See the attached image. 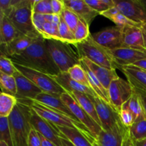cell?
<instances>
[{
  "instance_id": "cell-1",
  "label": "cell",
  "mask_w": 146,
  "mask_h": 146,
  "mask_svg": "<svg viewBox=\"0 0 146 146\" xmlns=\"http://www.w3.org/2000/svg\"><path fill=\"white\" fill-rule=\"evenodd\" d=\"M44 40L45 38L41 36L24 52L9 58L14 64L41 71L51 76L58 75L61 71L48 53Z\"/></svg>"
},
{
  "instance_id": "cell-2",
  "label": "cell",
  "mask_w": 146,
  "mask_h": 146,
  "mask_svg": "<svg viewBox=\"0 0 146 146\" xmlns=\"http://www.w3.org/2000/svg\"><path fill=\"white\" fill-rule=\"evenodd\" d=\"M31 108L29 100L18 99L8 117L14 146H28V138L32 126L30 123Z\"/></svg>"
},
{
  "instance_id": "cell-3",
  "label": "cell",
  "mask_w": 146,
  "mask_h": 146,
  "mask_svg": "<svg viewBox=\"0 0 146 146\" xmlns=\"http://www.w3.org/2000/svg\"><path fill=\"white\" fill-rule=\"evenodd\" d=\"M34 2V0H13V8L8 18L21 34L37 38L41 35L33 24Z\"/></svg>"
},
{
  "instance_id": "cell-4",
  "label": "cell",
  "mask_w": 146,
  "mask_h": 146,
  "mask_svg": "<svg viewBox=\"0 0 146 146\" xmlns=\"http://www.w3.org/2000/svg\"><path fill=\"white\" fill-rule=\"evenodd\" d=\"M44 42L53 61L61 72H68L73 66L80 64L81 58L74 44L47 38H45Z\"/></svg>"
},
{
  "instance_id": "cell-5",
  "label": "cell",
  "mask_w": 146,
  "mask_h": 146,
  "mask_svg": "<svg viewBox=\"0 0 146 146\" xmlns=\"http://www.w3.org/2000/svg\"><path fill=\"white\" fill-rule=\"evenodd\" d=\"M80 58H86L92 62L108 69H116L117 67L108 49L97 44L91 34L82 42L74 44Z\"/></svg>"
},
{
  "instance_id": "cell-6",
  "label": "cell",
  "mask_w": 146,
  "mask_h": 146,
  "mask_svg": "<svg viewBox=\"0 0 146 146\" xmlns=\"http://www.w3.org/2000/svg\"><path fill=\"white\" fill-rule=\"evenodd\" d=\"M30 106L31 107L33 110L40 115L44 118L45 120L48 121V122L51 123L56 126H61V127H68V128H77L82 131L83 133L86 134L93 142L96 143L95 140L93 138L92 135H91L88 130L82 125V124L77 123L76 121H73L72 119L69 118L68 117L66 116L64 114L58 113L54 110L51 109L42 104H39L36 101H30L29 100Z\"/></svg>"
},
{
  "instance_id": "cell-7",
  "label": "cell",
  "mask_w": 146,
  "mask_h": 146,
  "mask_svg": "<svg viewBox=\"0 0 146 146\" xmlns=\"http://www.w3.org/2000/svg\"><path fill=\"white\" fill-rule=\"evenodd\" d=\"M14 64L20 73L31 80L38 88H41L43 92L58 97H61V94L66 93L65 90L49 75L19 64L14 63Z\"/></svg>"
},
{
  "instance_id": "cell-8",
  "label": "cell",
  "mask_w": 146,
  "mask_h": 146,
  "mask_svg": "<svg viewBox=\"0 0 146 146\" xmlns=\"http://www.w3.org/2000/svg\"><path fill=\"white\" fill-rule=\"evenodd\" d=\"M61 98L71 110L77 120L88 130L95 141H96L99 134L103 131L102 128L84 111L71 94L64 93L61 94Z\"/></svg>"
},
{
  "instance_id": "cell-9",
  "label": "cell",
  "mask_w": 146,
  "mask_h": 146,
  "mask_svg": "<svg viewBox=\"0 0 146 146\" xmlns=\"http://www.w3.org/2000/svg\"><path fill=\"white\" fill-rule=\"evenodd\" d=\"M108 91L110 103L118 113L121 107L135 93V90L131 84L120 77L111 83Z\"/></svg>"
},
{
  "instance_id": "cell-10",
  "label": "cell",
  "mask_w": 146,
  "mask_h": 146,
  "mask_svg": "<svg viewBox=\"0 0 146 146\" xmlns=\"http://www.w3.org/2000/svg\"><path fill=\"white\" fill-rule=\"evenodd\" d=\"M115 7L124 16L133 22L142 25L146 24V9L141 0H114Z\"/></svg>"
},
{
  "instance_id": "cell-11",
  "label": "cell",
  "mask_w": 146,
  "mask_h": 146,
  "mask_svg": "<svg viewBox=\"0 0 146 146\" xmlns=\"http://www.w3.org/2000/svg\"><path fill=\"white\" fill-rule=\"evenodd\" d=\"M91 98L95 105L103 131H109L121 121L119 113L112 106L98 97L91 96Z\"/></svg>"
},
{
  "instance_id": "cell-12",
  "label": "cell",
  "mask_w": 146,
  "mask_h": 146,
  "mask_svg": "<svg viewBox=\"0 0 146 146\" xmlns=\"http://www.w3.org/2000/svg\"><path fill=\"white\" fill-rule=\"evenodd\" d=\"M123 27H108L91 34L93 39L108 50L123 46Z\"/></svg>"
},
{
  "instance_id": "cell-13",
  "label": "cell",
  "mask_w": 146,
  "mask_h": 146,
  "mask_svg": "<svg viewBox=\"0 0 146 146\" xmlns=\"http://www.w3.org/2000/svg\"><path fill=\"white\" fill-rule=\"evenodd\" d=\"M30 123L32 128L38 133L54 143L56 146H62L61 141V133L57 127L38 115L32 108Z\"/></svg>"
},
{
  "instance_id": "cell-14",
  "label": "cell",
  "mask_w": 146,
  "mask_h": 146,
  "mask_svg": "<svg viewBox=\"0 0 146 146\" xmlns=\"http://www.w3.org/2000/svg\"><path fill=\"white\" fill-rule=\"evenodd\" d=\"M117 68L124 66L132 65L139 60L146 58V49H136L126 46H121L108 50Z\"/></svg>"
},
{
  "instance_id": "cell-15",
  "label": "cell",
  "mask_w": 146,
  "mask_h": 146,
  "mask_svg": "<svg viewBox=\"0 0 146 146\" xmlns=\"http://www.w3.org/2000/svg\"><path fill=\"white\" fill-rule=\"evenodd\" d=\"M13 76L15 78L17 87V99L34 101L40 94L43 92L35 84L23 75L17 70Z\"/></svg>"
},
{
  "instance_id": "cell-16",
  "label": "cell",
  "mask_w": 146,
  "mask_h": 146,
  "mask_svg": "<svg viewBox=\"0 0 146 146\" xmlns=\"http://www.w3.org/2000/svg\"><path fill=\"white\" fill-rule=\"evenodd\" d=\"M126 128L119 121L109 131H101L97 141L94 143V146H122Z\"/></svg>"
},
{
  "instance_id": "cell-17",
  "label": "cell",
  "mask_w": 146,
  "mask_h": 146,
  "mask_svg": "<svg viewBox=\"0 0 146 146\" xmlns=\"http://www.w3.org/2000/svg\"><path fill=\"white\" fill-rule=\"evenodd\" d=\"M33 101L39 103V104H42V105L48 107L51 109H53L54 111H57V112L64 114V115L68 117L69 118L72 119L73 121L81 123L77 120L75 115L73 114L71 110L68 108V107L66 105L65 103L61 100V97L51 95V94H47V93L42 92Z\"/></svg>"
},
{
  "instance_id": "cell-18",
  "label": "cell",
  "mask_w": 146,
  "mask_h": 146,
  "mask_svg": "<svg viewBox=\"0 0 146 146\" xmlns=\"http://www.w3.org/2000/svg\"><path fill=\"white\" fill-rule=\"evenodd\" d=\"M37 38L21 34L8 44H0L1 56L10 58L14 55H19L27 50Z\"/></svg>"
},
{
  "instance_id": "cell-19",
  "label": "cell",
  "mask_w": 146,
  "mask_h": 146,
  "mask_svg": "<svg viewBox=\"0 0 146 146\" xmlns=\"http://www.w3.org/2000/svg\"><path fill=\"white\" fill-rule=\"evenodd\" d=\"M51 77H52L53 79L55 80L65 90L66 93L71 94V93L77 91V92L86 94L90 96L97 97V96L91 88L82 85V84L73 80L68 72H61L58 75L52 76Z\"/></svg>"
},
{
  "instance_id": "cell-20",
  "label": "cell",
  "mask_w": 146,
  "mask_h": 146,
  "mask_svg": "<svg viewBox=\"0 0 146 146\" xmlns=\"http://www.w3.org/2000/svg\"><path fill=\"white\" fill-rule=\"evenodd\" d=\"M80 63H82L88 67L107 90L114 79L119 78L115 69H108L105 67L101 66L86 58H81Z\"/></svg>"
},
{
  "instance_id": "cell-21",
  "label": "cell",
  "mask_w": 146,
  "mask_h": 146,
  "mask_svg": "<svg viewBox=\"0 0 146 146\" xmlns=\"http://www.w3.org/2000/svg\"><path fill=\"white\" fill-rule=\"evenodd\" d=\"M65 7L72 10L81 19L85 21L88 25L91 24L96 16L100 14L93 9L86 1L83 0H63Z\"/></svg>"
},
{
  "instance_id": "cell-22",
  "label": "cell",
  "mask_w": 146,
  "mask_h": 146,
  "mask_svg": "<svg viewBox=\"0 0 146 146\" xmlns=\"http://www.w3.org/2000/svg\"><path fill=\"white\" fill-rule=\"evenodd\" d=\"M123 46L130 47L136 49H145L142 28L131 26L123 27Z\"/></svg>"
},
{
  "instance_id": "cell-23",
  "label": "cell",
  "mask_w": 146,
  "mask_h": 146,
  "mask_svg": "<svg viewBox=\"0 0 146 146\" xmlns=\"http://www.w3.org/2000/svg\"><path fill=\"white\" fill-rule=\"evenodd\" d=\"M119 69L134 88L146 91V71L132 65L121 66Z\"/></svg>"
},
{
  "instance_id": "cell-24",
  "label": "cell",
  "mask_w": 146,
  "mask_h": 146,
  "mask_svg": "<svg viewBox=\"0 0 146 146\" xmlns=\"http://www.w3.org/2000/svg\"><path fill=\"white\" fill-rule=\"evenodd\" d=\"M58 131L74 146H94L93 142L84 133L77 128L56 126Z\"/></svg>"
},
{
  "instance_id": "cell-25",
  "label": "cell",
  "mask_w": 146,
  "mask_h": 146,
  "mask_svg": "<svg viewBox=\"0 0 146 146\" xmlns=\"http://www.w3.org/2000/svg\"><path fill=\"white\" fill-rule=\"evenodd\" d=\"M21 34L8 17L0 14V44H8Z\"/></svg>"
},
{
  "instance_id": "cell-26",
  "label": "cell",
  "mask_w": 146,
  "mask_h": 146,
  "mask_svg": "<svg viewBox=\"0 0 146 146\" xmlns=\"http://www.w3.org/2000/svg\"><path fill=\"white\" fill-rule=\"evenodd\" d=\"M80 64L82 66V67L84 68L86 73V76L88 80V83H89L90 88L95 93L97 97L102 99L103 101L106 102L107 104L111 105V103H110L109 96H108V90L102 85V84L100 82L99 80L96 77V76L93 74L92 71L88 67L86 66L82 63H80Z\"/></svg>"
},
{
  "instance_id": "cell-27",
  "label": "cell",
  "mask_w": 146,
  "mask_h": 146,
  "mask_svg": "<svg viewBox=\"0 0 146 146\" xmlns=\"http://www.w3.org/2000/svg\"><path fill=\"white\" fill-rule=\"evenodd\" d=\"M69 94H71L75 98L76 101L84 108V111L101 127V121H100L99 118H98L95 105H94V102L91 100V96L86 95V94H83V93L77 92V91H75V92H73Z\"/></svg>"
},
{
  "instance_id": "cell-28",
  "label": "cell",
  "mask_w": 146,
  "mask_h": 146,
  "mask_svg": "<svg viewBox=\"0 0 146 146\" xmlns=\"http://www.w3.org/2000/svg\"><path fill=\"white\" fill-rule=\"evenodd\" d=\"M101 14L104 16V17L109 19L112 21H113L115 23V26H117V27H123V28L125 27L131 26V27H138L141 28V25L133 22L131 20H130L129 19L127 18L123 14H121L118 11V9L115 7V6L114 7L109 9L106 10V11H104Z\"/></svg>"
},
{
  "instance_id": "cell-29",
  "label": "cell",
  "mask_w": 146,
  "mask_h": 146,
  "mask_svg": "<svg viewBox=\"0 0 146 146\" xmlns=\"http://www.w3.org/2000/svg\"><path fill=\"white\" fill-rule=\"evenodd\" d=\"M18 103L17 97L1 93L0 95V117H9Z\"/></svg>"
},
{
  "instance_id": "cell-30",
  "label": "cell",
  "mask_w": 146,
  "mask_h": 146,
  "mask_svg": "<svg viewBox=\"0 0 146 146\" xmlns=\"http://www.w3.org/2000/svg\"><path fill=\"white\" fill-rule=\"evenodd\" d=\"M0 85L1 93L16 96L17 94V87L15 78L13 76L7 75L0 72Z\"/></svg>"
},
{
  "instance_id": "cell-31",
  "label": "cell",
  "mask_w": 146,
  "mask_h": 146,
  "mask_svg": "<svg viewBox=\"0 0 146 146\" xmlns=\"http://www.w3.org/2000/svg\"><path fill=\"white\" fill-rule=\"evenodd\" d=\"M129 129L131 135L135 141L145 139L146 115H143L142 117L137 119Z\"/></svg>"
},
{
  "instance_id": "cell-32",
  "label": "cell",
  "mask_w": 146,
  "mask_h": 146,
  "mask_svg": "<svg viewBox=\"0 0 146 146\" xmlns=\"http://www.w3.org/2000/svg\"><path fill=\"white\" fill-rule=\"evenodd\" d=\"M127 104H128V108L133 113L135 121L142 117L143 115H145V113H144L143 107L141 98L135 91L133 95L131 96V98L127 101Z\"/></svg>"
},
{
  "instance_id": "cell-33",
  "label": "cell",
  "mask_w": 146,
  "mask_h": 146,
  "mask_svg": "<svg viewBox=\"0 0 146 146\" xmlns=\"http://www.w3.org/2000/svg\"><path fill=\"white\" fill-rule=\"evenodd\" d=\"M68 73L69 74L70 76L71 77L73 80L90 88L86 73L85 70H84V68H83L81 64H78V65L73 66L72 68L68 70Z\"/></svg>"
},
{
  "instance_id": "cell-34",
  "label": "cell",
  "mask_w": 146,
  "mask_h": 146,
  "mask_svg": "<svg viewBox=\"0 0 146 146\" xmlns=\"http://www.w3.org/2000/svg\"><path fill=\"white\" fill-rule=\"evenodd\" d=\"M0 141H4L9 146H14L8 117H0Z\"/></svg>"
},
{
  "instance_id": "cell-35",
  "label": "cell",
  "mask_w": 146,
  "mask_h": 146,
  "mask_svg": "<svg viewBox=\"0 0 146 146\" xmlns=\"http://www.w3.org/2000/svg\"><path fill=\"white\" fill-rule=\"evenodd\" d=\"M58 33H59L60 40L64 42L68 43L71 44H76L74 33L68 27L65 21L61 17L59 25H58Z\"/></svg>"
},
{
  "instance_id": "cell-36",
  "label": "cell",
  "mask_w": 146,
  "mask_h": 146,
  "mask_svg": "<svg viewBox=\"0 0 146 146\" xmlns=\"http://www.w3.org/2000/svg\"><path fill=\"white\" fill-rule=\"evenodd\" d=\"M74 33L76 43L82 42L87 39L91 35L89 31V25L85 21L80 19L78 26Z\"/></svg>"
},
{
  "instance_id": "cell-37",
  "label": "cell",
  "mask_w": 146,
  "mask_h": 146,
  "mask_svg": "<svg viewBox=\"0 0 146 146\" xmlns=\"http://www.w3.org/2000/svg\"><path fill=\"white\" fill-rule=\"evenodd\" d=\"M61 17L65 21L66 24L68 25V27L71 29V31L74 32L78 26V22H79V17L72 10L69 9L66 7L64 8V11L61 13Z\"/></svg>"
},
{
  "instance_id": "cell-38",
  "label": "cell",
  "mask_w": 146,
  "mask_h": 146,
  "mask_svg": "<svg viewBox=\"0 0 146 146\" xmlns=\"http://www.w3.org/2000/svg\"><path fill=\"white\" fill-rule=\"evenodd\" d=\"M119 116L121 123L126 128H130L135 121V116L128 108L127 102L121 107L119 111Z\"/></svg>"
},
{
  "instance_id": "cell-39",
  "label": "cell",
  "mask_w": 146,
  "mask_h": 146,
  "mask_svg": "<svg viewBox=\"0 0 146 146\" xmlns=\"http://www.w3.org/2000/svg\"><path fill=\"white\" fill-rule=\"evenodd\" d=\"M33 13L46 15L54 14L51 8V0H34Z\"/></svg>"
},
{
  "instance_id": "cell-40",
  "label": "cell",
  "mask_w": 146,
  "mask_h": 146,
  "mask_svg": "<svg viewBox=\"0 0 146 146\" xmlns=\"http://www.w3.org/2000/svg\"><path fill=\"white\" fill-rule=\"evenodd\" d=\"M41 35L44 38H47V39L60 40L58 25L46 21L43 27V31Z\"/></svg>"
},
{
  "instance_id": "cell-41",
  "label": "cell",
  "mask_w": 146,
  "mask_h": 146,
  "mask_svg": "<svg viewBox=\"0 0 146 146\" xmlns=\"http://www.w3.org/2000/svg\"><path fill=\"white\" fill-rule=\"evenodd\" d=\"M17 71L13 61L4 56H0V72L9 76H14Z\"/></svg>"
},
{
  "instance_id": "cell-42",
  "label": "cell",
  "mask_w": 146,
  "mask_h": 146,
  "mask_svg": "<svg viewBox=\"0 0 146 146\" xmlns=\"http://www.w3.org/2000/svg\"><path fill=\"white\" fill-rule=\"evenodd\" d=\"M32 19L34 27L36 29V31L41 35L43 31V27H44L45 23L46 22L45 15L41 14H37V13H33Z\"/></svg>"
},
{
  "instance_id": "cell-43",
  "label": "cell",
  "mask_w": 146,
  "mask_h": 146,
  "mask_svg": "<svg viewBox=\"0 0 146 146\" xmlns=\"http://www.w3.org/2000/svg\"><path fill=\"white\" fill-rule=\"evenodd\" d=\"M86 2L94 10L98 11L100 14L104 11L109 9L108 7L104 3L103 0H86Z\"/></svg>"
},
{
  "instance_id": "cell-44",
  "label": "cell",
  "mask_w": 146,
  "mask_h": 146,
  "mask_svg": "<svg viewBox=\"0 0 146 146\" xmlns=\"http://www.w3.org/2000/svg\"><path fill=\"white\" fill-rule=\"evenodd\" d=\"M28 146H41V139L38 133L34 128L30 131L28 138Z\"/></svg>"
},
{
  "instance_id": "cell-45",
  "label": "cell",
  "mask_w": 146,
  "mask_h": 146,
  "mask_svg": "<svg viewBox=\"0 0 146 146\" xmlns=\"http://www.w3.org/2000/svg\"><path fill=\"white\" fill-rule=\"evenodd\" d=\"M51 8L53 14L61 16V13L65 8L64 1L61 0H51Z\"/></svg>"
},
{
  "instance_id": "cell-46",
  "label": "cell",
  "mask_w": 146,
  "mask_h": 146,
  "mask_svg": "<svg viewBox=\"0 0 146 146\" xmlns=\"http://www.w3.org/2000/svg\"><path fill=\"white\" fill-rule=\"evenodd\" d=\"M122 146H135V140L133 138L128 128H127L125 131Z\"/></svg>"
},
{
  "instance_id": "cell-47",
  "label": "cell",
  "mask_w": 146,
  "mask_h": 146,
  "mask_svg": "<svg viewBox=\"0 0 146 146\" xmlns=\"http://www.w3.org/2000/svg\"><path fill=\"white\" fill-rule=\"evenodd\" d=\"M135 92L138 94L140 96V98L141 100V103H142L143 107L144 113H145L146 115V91H142V90L137 89V88H134Z\"/></svg>"
},
{
  "instance_id": "cell-48",
  "label": "cell",
  "mask_w": 146,
  "mask_h": 146,
  "mask_svg": "<svg viewBox=\"0 0 146 146\" xmlns=\"http://www.w3.org/2000/svg\"><path fill=\"white\" fill-rule=\"evenodd\" d=\"M132 66L137 67V68H141V69L146 71V58L136 61V62H135L134 64H133Z\"/></svg>"
},
{
  "instance_id": "cell-49",
  "label": "cell",
  "mask_w": 146,
  "mask_h": 146,
  "mask_svg": "<svg viewBox=\"0 0 146 146\" xmlns=\"http://www.w3.org/2000/svg\"><path fill=\"white\" fill-rule=\"evenodd\" d=\"M40 137V139H41V146H56L54 143H52L51 141H50L49 140H48L47 138H46L45 137H44L43 135H41V134L38 133Z\"/></svg>"
},
{
  "instance_id": "cell-50",
  "label": "cell",
  "mask_w": 146,
  "mask_h": 146,
  "mask_svg": "<svg viewBox=\"0 0 146 146\" xmlns=\"http://www.w3.org/2000/svg\"><path fill=\"white\" fill-rule=\"evenodd\" d=\"M61 144H62V146H74L69 141H68V140H67L64 135H61Z\"/></svg>"
},
{
  "instance_id": "cell-51",
  "label": "cell",
  "mask_w": 146,
  "mask_h": 146,
  "mask_svg": "<svg viewBox=\"0 0 146 146\" xmlns=\"http://www.w3.org/2000/svg\"><path fill=\"white\" fill-rule=\"evenodd\" d=\"M135 146H146V138L139 141H135Z\"/></svg>"
},
{
  "instance_id": "cell-52",
  "label": "cell",
  "mask_w": 146,
  "mask_h": 146,
  "mask_svg": "<svg viewBox=\"0 0 146 146\" xmlns=\"http://www.w3.org/2000/svg\"><path fill=\"white\" fill-rule=\"evenodd\" d=\"M143 36H144V41H145V48L146 49V31L143 30Z\"/></svg>"
},
{
  "instance_id": "cell-53",
  "label": "cell",
  "mask_w": 146,
  "mask_h": 146,
  "mask_svg": "<svg viewBox=\"0 0 146 146\" xmlns=\"http://www.w3.org/2000/svg\"><path fill=\"white\" fill-rule=\"evenodd\" d=\"M0 146H9V145H7L5 142H4V141H0Z\"/></svg>"
},
{
  "instance_id": "cell-54",
  "label": "cell",
  "mask_w": 146,
  "mask_h": 146,
  "mask_svg": "<svg viewBox=\"0 0 146 146\" xmlns=\"http://www.w3.org/2000/svg\"><path fill=\"white\" fill-rule=\"evenodd\" d=\"M141 2H142L143 5L144 7H145V8L146 9V0H141Z\"/></svg>"
},
{
  "instance_id": "cell-55",
  "label": "cell",
  "mask_w": 146,
  "mask_h": 146,
  "mask_svg": "<svg viewBox=\"0 0 146 146\" xmlns=\"http://www.w3.org/2000/svg\"><path fill=\"white\" fill-rule=\"evenodd\" d=\"M141 28H142L143 30H144V31H146V24H143V25H142V27H141Z\"/></svg>"
},
{
  "instance_id": "cell-56",
  "label": "cell",
  "mask_w": 146,
  "mask_h": 146,
  "mask_svg": "<svg viewBox=\"0 0 146 146\" xmlns=\"http://www.w3.org/2000/svg\"></svg>"
}]
</instances>
